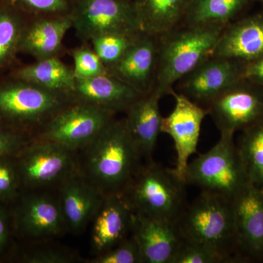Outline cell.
<instances>
[{
	"label": "cell",
	"instance_id": "cell-17",
	"mask_svg": "<svg viewBox=\"0 0 263 263\" xmlns=\"http://www.w3.org/2000/svg\"><path fill=\"white\" fill-rule=\"evenodd\" d=\"M70 95L72 102L89 104L117 114L127 112L143 95L108 73L76 79Z\"/></svg>",
	"mask_w": 263,
	"mask_h": 263
},
{
	"label": "cell",
	"instance_id": "cell-26",
	"mask_svg": "<svg viewBox=\"0 0 263 263\" xmlns=\"http://www.w3.org/2000/svg\"><path fill=\"white\" fill-rule=\"evenodd\" d=\"M236 146L247 181L263 188V119L242 130Z\"/></svg>",
	"mask_w": 263,
	"mask_h": 263
},
{
	"label": "cell",
	"instance_id": "cell-8",
	"mask_svg": "<svg viewBox=\"0 0 263 263\" xmlns=\"http://www.w3.org/2000/svg\"><path fill=\"white\" fill-rule=\"evenodd\" d=\"M0 85V114L42 128L55 114L72 103L70 95L44 89L19 79Z\"/></svg>",
	"mask_w": 263,
	"mask_h": 263
},
{
	"label": "cell",
	"instance_id": "cell-25",
	"mask_svg": "<svg viewBox=\"0 0 263 263\" xmlns=\"http://www.w3.org/2000/svg\"><path fill=\"white\" fill-rule=\"evenodd\" d=\"M254 0H193L182 24L227 27L248 9Z\"/></svg>",
	"mask_w": 263,
	"mask_h": 263
},
{
	"label": "cell",
	"instance_id": "cell-24",
	"mask_svg": "<svg viewBox=\"0 0 263 263\" xmlns=\"http://www.w3.org/2000/svg\"><path fill=\"white\" fill-rule=\"evenodd\" d=\"M12 78L31 83L44 89L69 95L76 84L73 69L66 65L60 57L37 60L17 69Z\"/></svg>",
	"mask_w": 263,
	"mask_h": 263
},
{
	"label": "cell",
	"instance_id": "cell-21",
	"mask_svg": "<svg viewBox=\"0 0 263 263\" xmlns=\"http://www.w3.org/2000/svg\"><path fill=\"white\" fill-rule=\"evenodd\" d=\"M161 96L156 90L141 98L128 109L124 119L126 127L141 157L152 160L162 117L160 110Z\"/></svg>",
	"mask_w": 263,
	"mask_h": 263
},
{
	"label": "cell",
	"instance_id": "cell-22",
	"mask_svg": "<svg viewBox=\"0 0 263 263\" xmlns=\"http://www.w3.org/2000/svg\"><path fill=\"white\" fill-rule=\"evenodd\" d=\"M21 227L33 238L60 234L66 226L60 203L46 195H37L24 203L19 216Z\"/></svg>",
	"mask_w": 263,
	"mask_h": 263
},
{
	"label": "cell",
	"instance_id": "cell-33",
	"mask_svg": "<svg viewBox=\"0 0 263 263\" xmlns=\"http://www.w3.org/2000/svg\"><path fill=\"white\" fill-rule=\"evenodd\" d=\"M74 254L57 248H42L27 256L26 262L29 263H70L75 262Z\"/></svg>",
	"mask_w": 263,
	"mask_h": 263
},
{
	"label": "cell",
	"instance_id": "cell-1",
	"mask_svg": "<svg viewBox=\"0 0 263 263\" xmlns=\"http://www.w3.org/2000/svg\"><path fill=\"white\" fill-rule=\"evenodd\" d=\"M220 25L181 24L159 37V60L155 90L163 97L176 83L212 56L221 32Z\"/></svg>",
	"mask_w": 263,
	"mask_h": 263
},
{
	"label": "cell",
	"instance_id": "cell-31",
	"mask_svg": "<svg viewBox=\"0 0 263 263\" xmlns=\"http://www.w3.org/2000/svg\"><path fill=\"white\" fill-rule=\"evenodd\" d=\"M74 61L76 79H89L107 73V68L94 50L88 46L76 48L71 52Z\"/></svg>",
	"mask_w": 263,
	"mask_h": 263
},
{
	"label": "cell",
	"instance_id": "cell-19",
	"mask_svg": "<svg viewBox=\"0 0 263 263\" xmlns=\"http://www.w3.org/2000/svg\"><path fill=\"white\" fill-rule=\"evenodd\" d=\"M133 212L122 194L105 195L94 217L91 243L99 254L131 235Z\"/></svg>",
	"mask_w": 263,
	"mask_h": 263
},
{
	"label": "cell",
	"instance_id": "cell-7",
	"mask_svg": "<svg viewBox=\"0 0 263 263\" xmlns=\"http://www.w3.org/2000/svg\"><path fill=\"white\" fill-rule=\"evenodd\" d=\"M70 16L83 42L110 33L143 31L133 0H74Z\"/></svg>",
	"mask_w": 263,
	"mask_h": 263
},
{
	"label": "cell",
	"instance_id": "cell-9",
	"mask_svg": "<svg viewBox=\"0 0 263 263\" xmlns=\"http://www.w3.org/2000/svg\"><path fill=\"white\" fill-rule=\"evenodd\" d=\"M221 136H233L263 119V86L241 79L232 84L206 106Z\"/></svg>",
	"mask_w": 263,
	"mask_h": 263
},
{
	"label": "cell",
	"instance_id": "cell-16",
	"mask_svg": "<svg viewBox=\"0 0 263 263\" xmlns=\"http://www.w3.org/2000/svg\"><path fill=\"white\" fill-rule=\"evenodd\" d=\"M212 56L247 62L263 57V11L240 17L228 24Z\"/></svg>",
	"mask_w": 263,
	"mask_h": 263
},
{
	"label": "cell",
	"instance_id": "cell-2",
	"mask_svg": "<svg viewBox=\"0 0 263 263\" xmlns=\"http://www.w3.org/2000/svg\"><path fill=\"white\" fill-rule=\"evenodd\" d=\"M86 148V178L105 195L122 194L141 158L124 119H114Z\"/></svg>",
	"mask_w": 263,
	"mask_h": 263
},
{
	"label": "cell",
	"instance_id": "cell-27",
	"mask_svg": "<svg viewBox=\"0 0 263 263\" xmlns=\"http://www.w3.org/2000/svg\"><path fill=\"white\" fill-rule=\"evenodd\" d=\"M29 17L8 2L0 0V67L18 51L21 36Z\"/></svg>",
	"mask_w": 263,
	"mask_h": 263
},
{
	"label": "cell",
	"instance_id": "cell-37",
	"mask_svg": "<svg viewBox=\"0 0 263 263\" xmlns=\"http://www.w3.org/2000/svg\"><path fill=\"white\" fill-rule=\"evenodd\" d=\"M8 227L4 214L0 210V250L3 248L8 239Z\"/></svg>",
	"mask_w": 263,
	"mask_h": 263
},
{
	"label": "cell",
	"instance_id": "cell-15",
	"mask_svg": "<svg viewBox=\"0 0 263 263\" xmlns=\"http://www.w3.org/2000/svg\"><path fill=\"white\" fill-rule=\"evenodd\" d=\"M131 235L139 246L143 263H172L182 240L175 223L135 213Z\"/></svg>",
	"mask_w": 263,
	"mask_h": 263
},
{
	"label": "cell",
	"instance_id": "cell-10",
	"mask_svg": "<svg viewBox=\"0 0 263 263\" xmlns=\"http://www.w3.org/2000/svg\"><path fill=\"white\" fill-rule=\"evenodd\" d=\"M174 110L167 117H162L161 133L172 138L176 152L174 171L185 182V173L190 157L197 153L202 121L208 115L207 110L198 104L174 91Z\"/></svg>",
	"mask_w": 263,
	"mask_h": 263
},
{
	"label": "cell",
	"instance_id": "cell-38",
	"mask_svg": "<svg viewBox=\"0 0 263 263\" xmlns=\"http://www.w3.org/2000/svg\"><path fill=\"white\" fill-rule=\"evenodd\" d=\"M259 3H260L261 5H262L263 8V0H259Z\"/></svg>",
	"mask_w": 263,
	"mask_h": 263
},
{
	"label": "cell",
	"instance_id": "cell-12",
	"mask_svg": "<svg viewBox=\"0 0 263 263\" xmlns=\"http://www.w3.org/2000/svg\"><path fill=\"white\" fill-rule=\"evenodd\" d=\"M231 202L238 258L263 260V188L248 182Z\"/></svg>",
	"mask_w": 263,
	"mask_h": 263
},
{
	"label": "cell",
	"instance_id": "cell-23",
	"mask_svg": "<svg viewBox=\"0 0 263 263\" xmlns=\"http://www.w3.org/2000/svg\"><path fill=\"white\" fill-rule=\"evenodd\" d=\"M143 32L161 37L182 24L193 0H133Z\"/></svg>",
	"mask_w": 263,
	"mask_h": 263
},
{
	"label": "cell",
	"instance_id": "cell-32",
	"mask_svg": "<svg viewBox=\"0 0 263 263\" xmlns=\"http://www.w3.org/2000/svg\"><path fill=\"white\" fill-rule=\"evenodd\" d=\"M91 262L143 263V259L139 246L130 235L113 248L99 254Z\"/></svg>",
	"mask_w": 263,
	"mask_h": 263
},
{
	"label": "cell",
	"instance_id": "cell-5",
	"mask_svg": "<svg viewBox=\"0 0 263 263\" xmlns=\"http://www.w3.org/2000/svg\"><path fill=\"white\" fill-rule=\"evenodd\" d=\"M185 183L232 201L248 183L233 136H221L215 146L190 161Z\"/></svg>",
	"mask_w": 263,
	"mask_h": 263
},
{
	"label": "cell",
	"instance_id": "cell-3",
	"mask_svg": "<svg viewBox=\"0 0 263 263\" xmlns=\"http://www.w3.org/2000/svg\"><path fill=\"white\" fill-rule=\"evenodd\" d=\"M186 186L174 169L152 160L140 165L122 195L135 214L176 224L189 204Z\"/></svg>",
	"mask_w": 263,
	"mask_h": 263
},
{
	"label": "cell",
	"instance_id": "cell-11",
	"mask_svg": "<svg viewBox=\"0 0 263 263\" xmlns=\"http://www.w3.org/2000/svg\"><path fill=\"white\" fill-rule=\"evenodd\" d=\"M245 65L238 60L211 56L180 79L174 90L205 108L213 99L243 79Z\"/></svg>",
	"mask_w": 263,
	"mask_h": 263
},
{
	"label": "cell",
	"instance_id": "cell-30",
	"mask_svg": "<svg viewBox=\"0 0 263 263\" xmlns=\"http://www.w3.org/2000/svg\"><path fill=\"white\" fill-rule=\"evenodd\" d=\"M28 17L70 15L74 0H8Z\"/></svg>",
	"mask_w": 263,
	"mask_h": 263
},
{
	"label": "cell",
	"instance_id": "cell-20",
	"mask_svg": "<svg viewBox=\"0 0 263 263\" xmlns=\"http://www.w3.org/2000/svg\"><path fill=\"white\" fill-rule=\"evenodd\" d=\"M105 195L87 178L72 174L60 189V205L66 226L81 231L95 217Z\"/></svg>",
	"mask_w": 263,
	"mask_h": 263
},
{
	"label": "cell",
	"instance_id": "cell-29",
	"mask_svg": "<svg viewBox=\"0 0 263 263\" xmlns=\"http://www.w3.org/2000/svg\"><path fill=\"white\" fill-rule=\"evenodd\" d=\"M233 262L228 256L209 246L183 239L172 263Z\"/></svg>",
	"mask_w": 263,
	"mask_h": 263
},
{
	"label": "cell",
	"instance_id": "cell-4",
	"mask_svg": "<svg viewBox=\"0 0 263 263\" xmlns=\"http://www.w3.org/2000/svg\"><path fill=\"white\" fill-rule=\"evenodd\" d=\"M183 239L209 246L238 260L232 202L214 194L200 192L189 203L177 223Z\"/></svg>",
	"mask_w": 263,
	"mask_h": 263
},
{
	"label": "cell",
	"instance_id": "cell-35",
	"mask_svg": "<svg viewBox=\"0 0 263 263\" xmlns=\"http://www.w3.org/2000/svg\"><path fill=\"white\" fill-rule=\"evenodd\" d=\"M22 143L18 136L0 128V157L18 149Z\"/></svg>",
	"mask_w": 263,
	"mask_h": 263
},
{
	"label": "cell",
	"instance_id": "cell-18",
	"mask_svg": "<svg viewBox=\"0 0 263 263\" xmlns=\"http://www.w3.org/2000/svg\"><path fill=\"white\" fill-rule=\"evenodd\" d=\"M71 28L70 15L29 17L21 36L18 51L37 60L60 57L64 38Z\"/></svg>",
	"mask_w": 263,
	"mask_h": 263
},
{
	"label": "cell",
	"instance_id": "cell-28",
	"mask_svg": "<svg viewBox=\"0 0 263 263\" xmlns=\"http://www.w3.org/2000/svg\"><path fill=\"white\" fill-rule=\"evenodd\" d=\"M140 32L110 33L98 36L91 41L93 50L108 69L122 58Z\"/></svg>",
	"mask_w": 263,
	"mask_h": 263
},
{
	"label": "cell",
	"instance_id": "cell-6",
	"mask_svg": "<svg viewBox=\"0 0 263 263\" xmlns=\"http://www.w3.org/2000/svg\"><path fill=\"white\" fill-rule=\"evenodd\" d=\"M116 114L89 104L72 102L42 128L37 140L70 149L86 148L115 119Z\"/></svg>",
	"mask_w": 263,
	"mask_h": 263
},
{
	"label": "cell",
	"instance_id": "cell-13",
	"mask_svg": "<svg viewBox=\"0 0 263 263\" xmlns=\"http://www.w3.org/2000/svg\"><path fill=\"white\" fill-rule=\"evenodd\" d=\"M159 60V37L140 32L125 54L107 73L117 78L141 95L155 89Z\"/></svg>",
	"mask_w": 263,
	"mask_h": 263
},
{
	"label": "cell",
	"instance_id": "cell-14",
	"mask_svg": "<svg viewBox=\"0 0 263 263\" xmlns=\"http://www.w3.org/2000/svg\"><path fill=\"white\" fill-rule=\"evenodd\" d=\"M74 164L73 151L37 140L22 160V174L32 186H46L67 179L72 174Z\"/></svg>",
	"mask_w": 263,
	"mask_h": 263
},
{
	"label": "cell",
	"instance_id": "cell-36",
	"mask_svg": "<svg viewBox=\"0 0 263 263\" xmlns=\"http://www.w3.org/2000/svg\"><path fill=\"white\" fill-rule=\"evenodd\" d=\"M243 78L263 86V57L245 63Z\"/></svg>",
	"mask_w": 263,
	"mask_h": 263
},
{
	"label": "cell",
	"instance_id": "cell-34",
	"mask_svg": "<svg viewBox=\"0 0 263 263\" xmlns=\"http://www.w3.org/2000/svg\"><path fill=\"white\" fill-rule=\"evenodd\" d=\"M17 175L9 162L0 161V197H8L16 187Z\"/></svg>",
	"mask_w": 263,
	"mask_h": 263
}]
</instances>
